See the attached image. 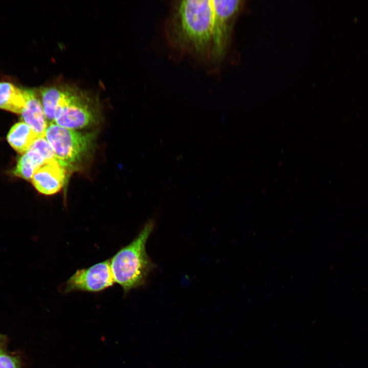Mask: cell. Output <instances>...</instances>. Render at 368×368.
Here are the masks:
<instances>
[{"label": "cell", "instance_id": "obj_1", "mask_svg": "<svg viewBox=\"0 0 368 368\" xmlns=\"http://www.w3.org/2000/svg\"><path fill=\"white\" fill-rule=\"evenodd\" d=\"M212 16L211 0L176 1L165 25L169 44L184 56L210 61Z\"/></svg>", "mask_w": 368, "mask_h": 368}, {"label": "cell", "instance_id": "obj_2", "mask_svg": "<svg viewBox=\"0 0 368 368\" xmlns=\"http://www.w3.org/2000/svg\"><path fill=\"white\" fill-rule=\"evenodd\" d=\"M47 118L56 124L75 130L89 125L95 119L89 94L71 85L45 87L40 90Z\"/></svg>", "mask_w": 368, "mask_h": 368}, {"label": "cell", "instance_id": "obj_3", "mask_svg": "<svg viewBox=\"0 0 368 368\" xmlns=\"http://www.w3.org/2000/svg\"><path fill=\"white\" fill-rule=\"evenodd\" d=\"M153 227V221L147 222L129 244L109 259L114 282L122 287L125 294L143 286L155 267L146 250V243Z\"/></svg>", "mask_w": 368, "mask_h": 368}, {"label": "cell", "instance_id": "obj_4", "mask_svg": "<svg viewBox=\"0 0 368 368\" xmlns=\"http://www.w3.org/2000/svg\"><path fill=\"white\" fill-rule=\"evenodd\" d=\"M211 1L213 16L210 61L216 63L226 54L235 20L244 1Z\"/></svg>", "mask_w": 368, "mask_h": 368}, {"label": "cell", "instance_id": "obj_5", "mask_svg": "<svg viewBox=\"0 0 368 368\" xmlns=\"http://www.w3.org/2000/svg\"><path fill=\"white\" fill-rule=\"evenodd\" d=\"M45 137L52 147L56 160L63 167L79 160L92 140L90 134L64 128L54 123L48 126Z\"/></svg>", "mask_w": 368, "mask_h": 368}, {"label": "cell", "instance_id": "obj_6", "mask_svg": "<svg viewBox=\"0 0 368 368\" xmlns=\"http://www.w3.org/2000/svg\"><path fill=\"white\" fill-rule=\"evenodd\" d=\"M115 283L110 267V259L88 268L78 269L65 282L63 291H74L98 292Z\"/></svg>", "mask_w": 368, "mask_h": 368}, {"label": "cell", "instance_id": "obj_7", "mask_svg": "<svg viewBox=\"0 0 368 368\" xmlns=\"http://www.w3.org/2000/svg\"><path fill=\"white\" fill-rule=\"evenodd\" d=\"M64 167L56 159L45 162L34 173L32 181L35 188L44 195L58 192L64 185Z\"/></svg>", "mask_w": 368, "mask_h": 368}, {"label": "cell", "instance_id": "obj_8", "mask_svg": "<svg viewBox=\"0 0 368 368\" xmlns=\"http://www.w3.org/2000/svg\"><path fill=\"white\" fill-rule=\"evenodd\" d=\"M25 90L27 101L21 113V119L37 134L39 137H45L48 124L42 104L33 90L25 89Z\"/></svg>", "mask_w": 368, "mask_h": 368}, {"label": "cell", "instance_id": "obj_9", "mask_svg": "<svg viewBox=\"0 0 368 368\" xmlns=\"http://www.w3.org/2000/svg\"><path fill=\"white\" fill-rule=\"evenodd\" d=\"M25 89L8 82H0V108L21 113L26 104Z\"/></svg>", "mask_w": 368, "mask_h": 368}, {"label": "cell", "instance_id": "obj_10", "mask_svg": "<svg viewBox=\"0 0 368 368\" xmlns=\"http://www.w3.org/2000/svg\"><path fill=\"white\" fill-rule=\"evenodd\" d=\"M38 138L37 134L24 122L14 125L7 135V141L11 147L17 152L23 154Z\"/></svg>", "mask_w": 368, "mask_h": 368}, {"label": "cell", "instance_id": "obj_11", "mask_svg": "<svg viewBox=\"0 0 368 368\" xmlns=\"http://www.w3.org/2000/svg\"><path fill=\"white\" fill-rule=\"evenodd\" d=\"M45 162L37 151L30 148L18 160L14 174L27 180L32 179L36 170Z\"/></svg>", "mask_w": 368, "mask_h": 368}, {"label": "cell", "instance_id": "obj_12", "mask_svg": "<svg viewBox=\"0 0 368 368\" xmlns=\"http://www.w3.org/2000/svg\"><path fill=\"white\" fill-rule=\"evenodd\" d=\"M44 158L45 162L56 159L55 153L51 145L45 137H39L31 146Z\"/></svg>", "mask_w": 368, "mask_h": 368}, {"label": "cell", "instance_id": "obj_13", "mask_svg": "<svg viewBox=\"0 0 368 368\" xmlns=\"http://www.w3.org/2000/svg\"><path fill=\"white\" fill-rule=\"evenodd\" d=\"M0 368H19L16 357L9 355L0 349Z\"/></svg>", "mask_w": 368, "mask_h": 368}, {"label": "cell", "instance_id": "obj_14", "mask_svg": "<svg viewBox=\"0 0 368 368\" xmlns=\"http://www.w3.org/2000/svg\"><path fill=\"white\" fill-rule=\"evenodd\" d=\"M3 340H4V337H3L2 335H0V347L2 344V343H3ZM0 349H1V348H0Z\"/></svg>", "mask_w": 368, "mask_h": 368}]
</instances>
